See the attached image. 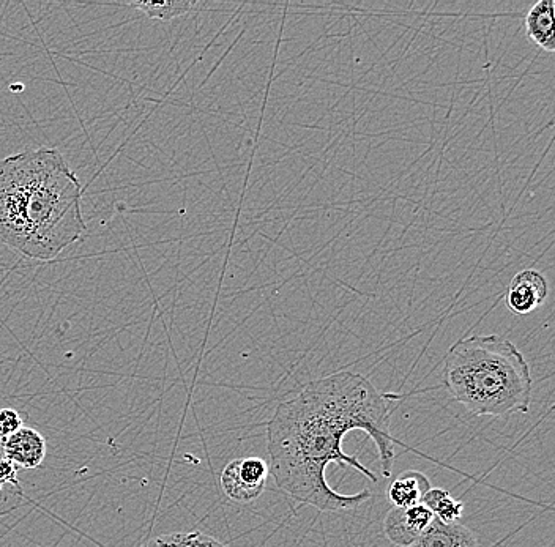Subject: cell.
<instances>
[{
  "instance_id": "2e32d148",
  "label": "cell",
  "mask_w": 555,
  "mask_h": 547,
  "mask_svg": "<svg viewBox=\"0 0 555 547\" xmlns=\"http://www.w3.org/2000/svg\"><path fill=\"white\" fill-rule=\"evenodd\" d=\"M0 442H2V437H0Z\"/></svg>"
},
{
  "instance_id": "9a60e30c",
  "label": "cell",
  "mask_w": 555,
  "mask_h": 547,
  "mask_svg": "<svg viewBox=\"0 0 555 547\" xmlns=\"http://www.w3.org/2000/svg\"><path fill=\"white\" fill-rule=\"evenodd\" d=\"M0 486H16V488H19L18 467L5 458H0Z\"/></svg>"
},
{
  "instance_id": "3957f363",
  "label": "cell",
  "mask_w": 555,
  "mask_h": 547,
  "mask_svg": "<svg viewBox=\"0 0 555 547\" xmlns=\"http://www.w3.org/2000/svg\"><path fill=\"white\" fill-rule=\"evenodd\" d=\"M444 380L448 393L478 417H505L530 410V365L515 344L500 336L459 339L445 357Z\"/></svg>"
},
{
  "instance_id": "30bf717a",
  "label": "cell",
  "mask_w": 555,
  "mask_h": 547,
  "mask_svg": "<svg viewBox=\"0 0 555 547\" xmlns=\"http://www.w3.org/2000/svg\"><path fill=\"white\" fill-rule=\"evenodd\" d=\"M526 34L532 43L546 53L555 51L554 0H540L526 16Z\"/></svg>"
},
{
  "instance_id": "5b68a950",
  "label": "cell",
  "mask_w": 555,
  "mask_h": 547,
  "mask_svg": "<svg viewBox=\"0 0 555 547\" xmlns=\"http://www.w3.org/2000/svg\"><path fill=\"white\" fill-rule=\"evenodd\" d=\"M433 519V513L423 503L409 508H392L384 521V533L395 546L409 547L428 529Z\"/></svg>"
},
{
  "instance_id": "7c38bea8",
  "label": "cell",
  "mask_w": 555,
  "mask_h": 547,
  "mask_svg": "<svg viewBox=\"0 0 555 547\" xmlns=\"http://www.w3.org/2000/svg\"><path fill=\"white\" fill-rule=\"evenodd\" d=\"M423 505L433 513L434 519L444 522V524H456L464 514V503L456 500L445 489H429L423 499Z\"/></svg>"
},
{
  "instance_id": "ba28073f",
  "label": "cell",
  "mask_w": 555,
  "mask_h": 547,
  "mask_svg": "<svg viewBox=\"0 0 555 547\" xmlns=\"http://www.w3.org/2000/svg\"><path fill=\"white\" fill-rule=\"evenodd\" d=\"M409 547H480L477 536L466 525L444 524L433 519L428 529Z\"/></svg>"
},
{
  "instance_id": "7a4b0ae2",
  "label": "cell",
  "mask_w": 555,
  "mask_h": 547,
  "mask_svg": "<svg viewBox=\"0 0 555 547\" xmlns=\"http://www.w3.org/2000/svg\"><path fill=\"white\" fill-rule=\"evenodd\" d=\"M82 185L57 149L0 160V242L51 261L86 232Z\"/></svg>"
},
{
  "instance_id": "277c9868",
  "label": "cell",
  "mask_w": 555,
  "mask_h": 547,
  "mask_svg": "<svg viewBox=\"0 0 555 547\" xmlns=\"http://www.w3.org/2000/svg\"><path fill=\"white\" fill-rule=\"evenodd\" d=\"M269 473V464L262 458L234 459L221 473V488L234 502L251 503L261 497Z\"/></svg>"
},
{
  "instance_id": "4fadbf2b",
  "label": "cell",
  "mask_w": 555,
  "mask_h": 547,
  "mask_svg": "<svg viewBox=\"0 0 555 547\" xmlns=\"http://www.w3.org/2000/svg\"><path fill=\"white\" fill-rule=\"evenodd\" d=\"M142 547H226L213 536L201 532H180L157 536Z\"/></svg>"
},
{
  "instance_id": "5bb4252c",
  "label": "cell",
  "mask_w": 555,
  "mask_h": 547,
  "mask_svg": "<svg viewBox=\"0 0 555 547\" xmlns=\"http://www.w3.org/2000/svg\"><path fill=\"white\" fill-rule=\"evenodd\" d=\"M23 428V420L21 415L13 409L0 410V437L12 436L18 429Z\"/></svg>"
},
{
  "instance_id": "8992f818",
  "label": "cell",
  "mask_w": 555,
  "mask_h": 547,
  "mask_svg": "<svg viewBox=\"0 0 555 547\" xmlns=\"http://www.w3.org/2000/svg\"><path fill=\"white\" fill-rule=\"evenodd\" d=\"M548 294V280L537 270L529 268V270H522L513 278L508 287L505 303L511 313L527 316L546 302Z\"/></svg>"
},
{
  "instance_id": "52a82bcc",
  "label": "cell",
  "mask_w": 555,
  "mask_h": 547,
  "mask_svg": "<svg viewBox=\"0 0 555 547\" xmlns=\"http://www.w3.org/2000/svg\"><path fill=\"white\" fill-rule=\"evenodd\" d=\"M5 459L18 469H37L46 458V440L32 428H21L2 439Z\"/></svg>"
},
{
  "instance_id": "9c48e42d",
  "label": "cell",
  "mask_w": 555,
  "mask_h": 547,
  "mask_svg": "<svg viewBox=\"0 0 555 547\" xmlns=\"http://www.w3.org/2000/svg\"><path fill=\"white\" fill-rule=\"evenodd\" d=\"M433 488L429 478L417 470H406L390 483L387 489L388 502L393 508H409L420 505L425 499L426 492Z\"/></svg>"
},
{
  "instance_id": "6da1fadb",
  "label": "cell",
  "mask_w": 555,
  "mask_h": 547,
  "mask_svg": "<svg viewBox=\"0 0 555 547\" xmlns=\"http://www.w3.org/2000/svg\"><path fill=\"white\" fill-rule=\"evenodd\" d=\"M401 396L380 393L362 374L341 371L308 382L297 395L276 407L267 423L269 469L278 488L295 502L322 513L360 507L371 494H341L330 488L325 470L330 464L352 467L377 483L376 473L343 450L347 432L365 431L376 443L380 470L392 477L395 440L390 431Z\"/></svg>"
},
{
  "instance_id": "8fae6325",
  "label": "cell",
  "mask_w": 555,
  "mask_h": 547,
  "mask_svg": "<svg viewBox=\"0 0 555 547\" xmlns=\"http://www.w3.org/2000/svg\"><path fill=\"white\" fill-rule=\"evenodd\" d=\"M127 5L138 8L147 18L160 19L163 23H168V21L179 18V16L188 15L201 4L194 2V0H164V2L133 0V2H128Z\"/></svg>"
}]
</instances>
